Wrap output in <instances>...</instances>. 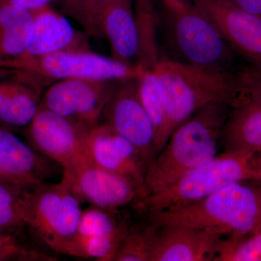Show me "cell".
<instances>
[{
	"instance_id": "cell-1",
	"label": "cell",
	"mask_w": 261,
	"mask_h": 261,
	"mask_svg": "<svg viewBox=\"0 0 261 261\" xmlns=\"http://www.w3.org/2000/svg\"><path fill=\"white\" fill-rule=\"evenodd\" d=\"M231 109L226 103H212L173 130L146 169L143 197L161 191L214 159Z\"/></svg>"
},
{
	"instance_id": "cell-16",
	"label": "cell",
	"mask_w": 261,
	"mask_h": 261,
	"mask_svg": "<svg viewBox=\"0 0 261 261\" xmlns=\"http://www.w3.org/2000/svg\"><path fill=\"white\" fill-rule=\"evenodd\" d=\"M43 87L28 72L0 68V126L27 128L39 109Z\"/></svg>"
},
{
	"instance_id": "cell-4",
	"label": "cell",
	"mask_w": 261,
	"mask_h": 261,
	"mask_svg": "<svg viewBox=\"0 0 261 261\" xmlns=\"http://www.w3.org/2000/svg\"><path fill=\"white\" fill-rule=\"evenodd\" d=\"M260 155L224 151L183 175L161 191L137 199L133 208L144 216L181 208L203 200L234 182L255 180Z\"/></svg>"
},
{
	"instance_id": "cell-8",
	"label": "cell",
	"mask_w": 261,
	"mask_h": 261,
	"mask_svg": "<svg viewBox=\"0 0 261 261\" xmlns=\"http://www.w3.org/2000/svg\"><path fill=\"white\" fill-rule=\"evenodd\" d=\"M90 130L53 111L39 108L25 128L24 135L31 147L67 172L87 157L86 140Z\"/></svg>"
},
{
	"instance_id": "cell-19",
	"label": "cell",
	"mask_w": 261,
	"mask_h": 261,
	"mask_svg": "<svg viewBox=\"0 0 261 261\" xmlns=\"http://www.w3.org/2000/svg\"><path fill=\"white\" fill-rule=\"evenodd\" d=\"M101 32L109 42L113 59L139 66L140 36L132 0H113L106 7Z\"/></svg>"
},
{
	"instance_id": "cell-29",
	"label": "cell",
	"mask_w": 261,
	"mask_h": 261,
	"mask_svg": "<svg viewBox=\"0 0 261 261\" xmlns=\"http://www.w3.org/2000/svg\"><path fill=\"white\" fill-rule=\"evenodd\" d=\"M239 94L261 102V68L249 64L233 71Z\"/></svg>"
},
{
	"instance_id": "cell-5",
	"label": "cell",
	"mask_w": 261,
	"mask_h": 261,
	"mask_svg": "<svg viewBox=\"0 0 261 261\" xmlns=\"http://www.w3.org/2000/svg\"><path fill=\"white\" fill-rule=\"evenodd\" d=\"M173 47L188 64L231 72L235 53L213 20L192 3L166 10Z\"/></svg>"
},
{
	"instance_id": "cell-22",
	"label": "cell",
	"mask_w": 261,
	"mask_h": 261,
	"mask_svg": "<svg viewBox=\"0 0 261 261\" xmlns=\"http://www.w3.org/2000/svg\"><path fill=\"white\" fill-rule=\"evenodd\" d=\"M143 221H130L114 261H151L160 225L145 216Z\"/></svg>"
},
{
	"instance_id": "cell-32",
	"label": "cell",
	"mask_w": 261,
	"mask_h": 261,
	"mask_svg": "<svg viewBox=\"0 0 261 261\" xmlns=\"http://www.w3.org/2000/svg\"><path fill=\"white\" fill-rule=\"evenodd\" d=\"M162 1L166 10L176 9L187 2L186 0H162Z\"/></svg>"
},
{
	"instance_id": "cell-24",
	"label": "cell",
	"mask_w": 261,
	"mask_h": 261,
	"mask_svg": "<svg viewBox=\"0 0 261 261\" xmlns=\"http://www.w3.org/2000/svg\"><path fill=\"white\" fill-rule=\"evenodd\" d=\"M135 17L140 36L138 65L152 70L159 61L157 43L158 15L154 0H135Z\"/></svg>"
},
{
	"instance_id": "cell-33",
	"label": "cell",
	"mask_w": 261,
	"mask_h": 261,
	"mask_svg": "<svg viewBox=\"0 0 261 261\" xmlns=\"http://www.w3.org/2000/svg\"><path fill=\"white\" fill-rule=\"evenodd\" d=\"M255 180L261 181V155L259 160L258 166H257L256 173H255Z\"/></svg>"
},
{
	"instance_id": "cell-2",
	"label": "cell",
	"mask_w": 261,
	"mask_h": 261,
	"mask_svg": "<svg viewBox=\"0 0 261 261\" xmlns=\"http://www.w3.org/2000/svg\"><path fill=\"white\" fill-rule=\"evenodd\" d=\"M142 216L159 225L200 228L236 241L261 228V181L234 182L181 208Z\"/></svg>"
},
{
	"instance_id": "cell-12",
	"label": "cell",
	"mask_w": 261,
	"mask_h": 261,
	"mask_svg": "<svg viewBox=\"0 0 261 261\" xmlns=\"http://www.w3.org/2000/svg\"><path fill=\"white\" fill-rule=\"evenodd\" d=\"M118 211H108L90 205L82 211L76 233L65 255L114 261L130 221Z\"/></svg>"
},
{
	"instance_id": "cell-10",
	"label": "cell",
	"mask_w": 261,
	"mask_h": 261,
	"mask_svg": "<svg viewBox=\"0 0 261 261\" xmlns=\"http://www.w3.org/2000/svg\"><path fill=\"white\" fill-rule=\"evenodd\" d=\"M137 80L116 82L102 120L135 146L147 168L157 155L155 138L153 125L139 96Z\"/></svg>"
},
{
	"instance_id": "cell-7",
	"label": "cell",
	"mask_w": 261,
	"mask_h": 261,
	"mask_svg": "<svg viewBox=\"0 0 261 261\" xmlns=\"http://www.w3.org/2000/svg\"><path fill=\"white\" fill-rule=\"evenodd\" d=\"M0 68L28 72L44 87L70 79L116 82L136 80L146 71L140 66L126 64L89 50L62 51L37 58L5 61Z\"/></svg>"
},
{
	"instance_id": "cell-31",
	"label": "cell",
	"mask_w": 261,
	"mask_h": 261,
	"mask_svg": "<svg viewBox=\"0 0 261 261\" xmlns=\"http://www.w3.org/2000/svg\"><path fill=\"white\" fill-rule=\"evenodd\" d=\"M7 1L23 9L31 12H35L44 7L49 6V3L53 0H7Z\"/></svg>"
},
{
	"instance_id": "cell-18",
	"label": "cell",
	"mask_w": 261,
	"mask_h": 261,
	"mask_svg": "<svg viewBox=\"0 0 261 261\" xmlns=\"http://www.w3.org/2000/svg\"><path fill=\"white\" fill-rule=\"evenodd\" d=\"M33 13L30 44L20 58H37L62 51L89 50L85 38L73 28L64 15L49 6Z\"/></svg>"
},
{
	"instance_id": "cell-27",
	"label": "cell",
	"mask_w": 261,
	"mask_h": 261,
	"mask_svg": "<svg viewBox=\"0 0 261 261\" xmlns=\"http://www.w3.org/2000/svg\"><path fill=\"white\" fill-rule=\"evenodd\" d=\"M40 245H25L15 233L0 232V261H56L58 257Z\"/></svg>"
},
{
	"instance_id": "cell-25",
	"label": "cell",
	"mask_w": 261,
	"mask_h": 261,
	"mask_svg": "<svg viewBox=\"0 0 261 261\" xmlns=\"http://www.w3.org/2000/svg\"><path fill=\"white\" fill-rule=\"evenodd\" d=\"M29 189L0 181V232L15 233L27 225V194Z\"/></svg>"
},
{
	"instance_id": "cell-21",
	"label": "cell",
	"mask_w": 261,
	"mask_h": 261,
	"mask_svg": "<svg viewBox=\"0 0 261 261\" xmlns=\"http://www.w3.org/2000/svg\"><path fill=\"white\" fill-rule=\"evenodd\" d=\"M33 24V12L0 0V58L3 62L18 59L27 53Z\"/></svg>"
},
{
	"instance_id": "cell-34",
	"label": "cell",
	"mask_w": 261,
	"mask_h": 261,
	"mask_svg": "<svg viewBox=\"0 0 261 261\" xmlns=\"http://www.w3.org/2000/svg\"><path fill=\"white\" fill-rule=\"evenodd\" d=\"M2 62H3V61H2L1 58H0V64H1Z\"/></svg>"
},
{
	"instance_id": "cell-17",
	"label": "cell",
	"mask_w": 261,
	"mask_h": 261,
	"mask_svg": "<svg viewBox=\"0 0 261 261\" xmlns=\"http://www.w3.org/2000/svg\"><path fill=\"white\" fill-rule=\"evenodd\" d=\"M225 241L200 228L160 225L151 261H216Z\"/></svg>"
},
{
	"instance_id": "cell-26",
	"label": "cell",
	"mask_w": 261,
	"mask_h": 261,
	"mask_svg": "<svg viewBox=\"0 0 261 261\" xmlns=\"http://www.w3.org/2000/svg\"><path fill=\"white\" fill-rule=\"evenodd\" d=\"M113 0H64L61 13L75 20L90 37H102L101 18Z\"/></svg>"
},
{
	"instance_id": "cell-3",
	"label": "cell",
	"mask_w": 261,
	"mask_h": 261,
	"mask_svg": "<svg viewBox=\"0 0 261 261\" xmlns=\"http://www.w3.org/2000/svg\"><path fill=\"white\" fill-rule=\"evenodd\" d=\"M152 70L171 135L202 108L216 102L233 107L240 97L233 72L207 69L162 58Z\"/></svg>"
},
{
	"instance_id": "cell-30",
	"label": "cell",
	"mask_w": 261,
	"mask_h": 261,
	"mask_svg": "<svg viewBox=\"0 0 261 261\" xmlns=\"http://www.w3.org/2000/svg\"><path fill=\"white\" fill-rule=\"evenodd\" d=\"M235 6L261 18V0H228Z\"/></svg>"
},
{
	"instance_id": "cell-6",
	"label": "cell",
	"mask_w": 261,
	"mask_h": 261,
	"mask_svg": "<svg viewBox=\"0 0 261 261\" xmlns=\"http://www.w3.org/2000/svg\"><path fill=\"white\" fill-rule=\"evenodd\" d=\"M27 225L33 236L51 251L65 254L76 233L82 216L81 202L68 182H46L27 194Z\"/></svg>"
},
{
	"instance_id": "cell-15",
	"label": "cell",
	"mask_w": 261,
	"mask_h": 261,
	"mask_svg": "<svg viewBox=\"0 0 261 261\" xmlns=\"http://www.w3.org/2000/svg\"><path fill=\"white\" fill-rule=\"evenodd\" d=\"M59 166L0 126V181L32 189L51 178Z\"/></svg>"
},
{
	"instance_id": "cell-14",
	"label": "cell",
	"mask_w": 261,
	"mask_h": 261,
	"mask_svg": "<svg viewBox=\"0 0 261 261\" xmlns=\"http://www.w3.org/2000/svg\"><path fill=\"white\" fill-rule=\"evenodd\" d=\"M85 152L91 163L130 178L140 187L141 197L145 195L147 166L142 156L135 146L107 124L101 122L89 130Z\"/></svg>"
},
{
	"instance_id": "cell-23",
	"label": "cell",
	"mask_w": 261,
	"mask_h": 261,
	"mask_svg": "<svg viewBox=\"0 0 261 261\" xmlns=\"http://www.w3.org/2000/svg\"><path fill=\"white\" fill-rule=\"evenodd\" d=\"M137 89L142 106L153 125L158 154L167 143L171 132L164 106L152 70H146L137 80Z\"/></svg>"
},
{
	"instance_id": "cell-9",
	"label": "cell",
	"mask_w": 261,
	"mask_h": 261,
	"mask_svg": "<svg viewBox=\"0 0 261 261\" xmlns=\"http://www.w3.org/2000/svg\"><path fill=\"white\" fill-rule=\"evenodd\" d=\"M116 81L70 79L50 84L39 108L77 122L89 129L102 121Z\"/></svg>"
},
{
	"instance_id": "cell-11",
	"label": "cell",
	"mask_w": 261,
	"mask_h": 261,
	"mask_svg": "<svg viewBox=\"0 0 261 261\" xmlns=\"http://www.w3.org/2000/svg\"><path fill=\"white\" fill-rule=\"evenodd\" d=\"M80 202L108 211L133 203L142 197L140 187L126 176L96 166L87 157L71 171L63 172Z\"/></svg>"
},
{
	"instance_id": "cell-20",
	"label": "cell",
	"mask_w": 261,
	"mask_h": 261,
	"mask_svg": "<svg viewBox=\"0 0 261 261\" xmlns=\"http://www.w3.org/2000/svg\"><path fill=\"white\" fill-rule=\"evenodd\" d=\"M224 151L261 155V102L240 96L223 128Z\"/></svg>"
},
{
	"instance_id": "cell-28",
	"label": "cell",
	"mask_w": 261,
	"mask_h": 261,
	"mask_svg": "<svg viewBox=\"0 0 261 261\" xmlns=\"http://www.w3.org/2000/svg\"><path fill=\"white\" fill-rule=\"evenodd\" d=\"M216 261H261V228L236 241H225Z\"/></svg>"
},
{
	"instance_id": "cell-13",
	"label": "cell",
	"mask_w": 261,
	"mask_h": 261,
	"mask_svg": "<svg viewBox=\"0 0 261 261\" xmlns=\"http://www.w3.org/2000/svg\"><path fill=\"white\" fill-rule=\"evenodd\" d=\"M219 28L236 54L261 68V18L228 0H192Z\"/></svg>"
}]
</instances>
